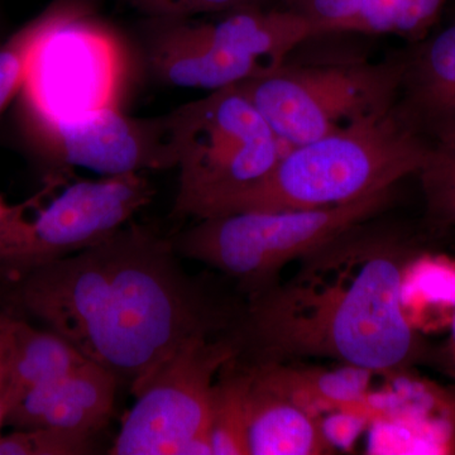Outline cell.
<instances>
[{"label": "cell", "instance_id": "5b68a950", "mask_svg": "<svg viewBox=\"0 0 455 455\" xmlns=\"http://www.w3.org/2000/svg\"><path fill=\"white\" fill-rule=\"evenodd\" d=\"M317 36L315 25L290 9H238L215 20H151L146 60L167 85L214 92L274 70Z\"/></svg>", "mask_w": 455, "mask_h": 455}, {"label": "cell", "instance_id": "ffe728a7", "mask_svg": "<svg viewBox=\"0 0 455 455\" xmlns=\"http://www.w3.org/2000/svg\"><path fill=\"white\" fill-rule=\"evenodd\" d=\"M94 453V436L55 427L14 429L0 435V455H85Z\"/></svg>", "mask_w": 455, "mask_h": 455}, {"label": "cell", "instance_id": "5bb4252c", "mask_svg": "<svg viewBox=\"0 0 455 455\" xmlns=\"http://www.w3.org/2000/svg\"><path fill=\"white\" fill-rule=\"evenodd\" d=\"M248 447L250 455H323L334 451L316 415L257 381L252 372L248 394Z\"/></svg>", "mask_w": 455, "mask_h": 455}, {"label": "cell", "instance_id": "484cf974", "mask_svg": "<svg viewBox=\"0 0 455 455\" xmlns=\"http://www.w3.org/2000/svg\"><path fill=\"white\" fill-rule=\"evenodd\" d=\"M451 364H453V372H454V376H455V307H454L453 323H451Z\"/></svg>", "mask_w": 455, "mask_h": 455}, {"label": "cell", "instance_id": "30bf717a", "mask_svg": "<svg viewBox=\"0 0 455 455\" xmlns=\"http://www.w3.org/2000/svg\"><path fill=\"white\" fill-rule=\"evenodd\" d=\"M241 352L233 331L185 341L132 391L136 401L114 440L113 455H212V386Z\"/></svg>", "mask_w": 455, "mask_h": 455}, {"label": "cell", "instance_id": "ba28073f", "mask_svg": "<svg viewBox=\"0 0 455 455\" xmlns=\"http://www.w3.org/2000/svg\"><path fill=\"white\" fill-rule=\"evenodd\" d=\"M57 182L51 173L41 193L14 205L0 235V274L18 280L107 241L155 196L142 173L79 180L59 194Z\"/></svg>", "mask_w": 455, "mask_h": 455}, {"label": "cell", "instance_id": "603a6c76", "mask_svg": "<svg viewBox=\"0 0 455 455\" xmlns=\"http://www.w3.org/2000/svg\"><path fill=\"white\" fill-rule=\"evenodd\" d=\"M447 0H405L394 35L410 40L423 37L435 23Z\"/></svg>", "mask_w": 455, "mask_h": 455}, {"label": "cell", "instance_id": "7402d4cb", "mask_svg": "<svg viewBox=\"0 0 455 455\" xmlns=\"http://www.w3.org/2000/svg\"><path fill=\"white\" fill-rule=\"evenodd\" d=\"M286 9L300 14L319 28L322 36L340 33L357 14L363 0H284Z\"/></svg>", "mask_w": 455, "mask_h": 455}, {"label": "cell", "instance_id": "2e32d148", "mask_svg": "<svg viewBox=\"0 0 455 455\" xmlns=\"http://www.w3.org/2000/svg\"><path fill=\"white\" fill-rule=\"evenodd\" d=\"M86 358L51 329L14 316L9 355L7 416L29 392L61 379ZM7 419V418H5Z\"/></svg>", "mask_w": 455, "mask_h": 455}, {"label": "cell", "instance_id": "7a4b0ae2", "mask_svg": "<svg viewBox=\"0 0 455 455\" xmlns=\"http://www.w3.org/2000/svg\"><path fill=\"white\" fill-rule=\"evenodd\" d=\"M418 256L395 228L362 221L299 259L291 277L247 296L232 331L250 361L331 359L400 376L423 358L405 313Z\"/></svg>", "mask_w": 455, "mask_h": 455}, {"label": "cell", "instance_id": "8992f818", "mask_svg": "<svg viewBox=\"0 0 455 455\" xmlns=\"http://www.w3.org/2000/svg\"><path fill=\"white\" fill-rule=\"evenodd\" d=\"M392 196L394 188L334 208L218 215L200 220L171 241L181 259L217 269L251 296L280 281L290 263L373 220Z\"/></svg>", "mask_w": 455, "mask_h": 455}, {"label": "cell", "instance_id": "e0dca14e", "mask_svg": "<svg viewBox=\"0 0 455 455\" xmlns=\"http://www.w3.org/2000/svg\"><path fill=\"white\" fill-rule=\"evenodd\" d=\"M251 372L236 355L218 373L212 386L211 439L212 455H250L248 447V394Z\"/></svg>", "mask_w": 455, "mask_h": 455}, {"label": "cell", "instance_id": "4fadbf2b", "mask_svg": "<svg viewBox=\"0 0 455 455\" xmlns=\"http://www.w3.org/2000/svg\"><path fill=\"white\" fill-rule=\"evenodd\" d=\"M396 106L427 139L455 121V22L406 55Z\"/></svg>", "mask_w": 455, "mask_h": 455}, {"label": "cell", "instance_id": "44dd1931", "mask_svg": "<svg viewBox=\"0 0 455 455\" xmlns=\"http://www.w3.org/2000/svg\"><path fill=\"white\" fill-rule=\"evenodd\" d=\"M151 20H190L202 14H223L238 9L265 7L266 0H127Z\"/></svg>", "mask_w": 455, "mask_h": 455}, {"label": "cell", "instance_id": "cb8c5ba5", "mask_svg": "<svg viewBox=\"0 0 455 455\" xmlns=\"http://www.w3.org/2000/svg\"><path fill=\"white\" fill-rule=\"evenodd\" d=\"M14 316L0 313V435L7 418L9 355Z\"/></svg>", "mask_w": 455, "mask_h": 455}, {"label": "cell", "instance_id": "3957f363", "mask_svg": "<svg viewBox=\"0 0 455 455\" xmlns=\"http://www.w3.org/2000/svg\"><path fill=\"white\" fill-rule=\"evenodd\" d=\"M429 148L427 137L395 106L293 147L267 178L233 199L220 215L314 211L357 202L418 175Z\"/></svg>", "mask_w": 455, "mask_h": 455}, {"label": "cell", "instance_id": "d4e9b609", "mask_svg": "<svg viewBox=\"0 0 455 455\" xmlns=\"http://www.w3.org/2000/svg\"><path fill=\"white\" fill-rule=\"evenodd\" d=\"M14 205H8L2 196H0V235L7 228L12 214H13Z\"/></svg>", "mask_w": 455, "mask_h": 455}, {"label": "cell", "instance_id": "52a82bcc", "mask_svg": "<svg viewBox=\"0 0 455 455\" xmlns=\"http://www.w3.org/2000/svg\"><path fill=\"white\" fill-rule=\"evenodd\" d=\"M405 66L406 55L379 62L286 60L236 86L291 149L396 106Z\"/></svg>", "mask_w": 455, "mask_h": 455}, {"label": "cell", "instance_id": "9c48e42d", "mask_svg": "<svg viewBox=\"0 0 455 455\" xmlns=\"http://www.w3.org/2000/svg\"><path fill=\"white\" fill-rule=\"evenodd\" d=\"M133 74L121 33L75 2L33 52L20 92L26 123L123 108Z\"/></svg>", "mask_w": 455, "mask_h": 455}, {"label": "cell", "instance_id": "ac0fdd59", "mask_svg": "<svg viewBox=\"0 0 455 455\" xmlns=\"http://www.w3.org/2000/svg\"><path fill=\"white\" fill-rule=\"evenodd\" d=\"M430 148L418 173L427 218L438 228L455 227V121L429 136Z\"/></svg>", "mask_w": 455, "mask_h": 455}, {"label": "cell", "instance_id": "8fae6325", "mask_svg": "<svg viewBox=\"0 0 455 455\" xmlns=\"http://www.w3.org/2000/svg\"><path fill=\"white\" fill-rule=\"evenodd\" d=\"M27 124L41 154L56 164L55 172L76 166L116 176L178 166L171 113L136 118L123 108H106Z\"/></svg>", "mask_w": 455, "mask_h": 455}, {"label": "cell", "instance_id": "7c38bea8", "mask_svg": "<svg viewBox=\"0 0 455 455\" xmlns=\"http://www.w3.org/2000/svg\"><path fill=\"white\" fill-rule=\"evenodd\" d=\"M119 385L112 372L86 359L61 379L26 395L9 411L5 424L95 436L109 423Z\"/></svg>", "mask_w": 455, "mask_h": 455}, {"label": "cell", "instance_id": "9a60e30c", "mask_svg": "<svg viewBox=\"0 0 455 455\" xmlns=\"http://www.w3.org/2000/svg\"><path fill=\"white\" fill-rule=\"evenodd\" d=\"M241 357V355H239ZM243 358V357H242ZM254 379L291 398L314 415L319 410L346 409L363 400L370 372L358 368L329 372L300 366L298 361H250L243 358Z\"/></svg>", "mask_w": 455, "mask_h": 455}, {"label": "cell", "instance_id": "d6986e66", "mask_svg": "<svg viewBox=\"0 0 455 455\" xmlns=\"http://www.w3.org/2000/svg\"><path fill=\"white\" fill-rule=\"evenodd\" d=\"M75 2L76 0H55L0 44V113L20 94L36 47Z\"/></svg>", "mask_w": 455, "mask_h": 455}, {"label": "cell", "instance_id": "6da1fadb", "mask_svg": "<svg viewBox=\"0 0 455 455\" xmlns=\"http://www.w3.org/2000/svg\"><path fill=\"white\" fill-rule=\"evenodd\" d=\"M18 281L27 313L131 392L185 341L232 331L241 309L185 271L171 238L134 223Z\"/></svg>", "mask_w": 455, "mask_h": 455}, {"label": "cell", "instance_id": "277c9868", "mask_svg": "<svg viewBox=\"0 0 455 455\" xmlns=\"http://www.w3.org/2000/svg\"><path fill=\"white\" fill-rule=\"evenodd\" d=\"M178 148L175 214L217 217L275 169L287 149L236 85L171 112Z\"/></svg>", "mask_w": 455, "mask_h": 455}]
</instances>
